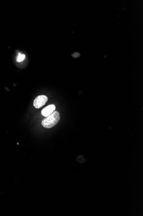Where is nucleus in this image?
I'll return each mask as SVG.
<instances>
[{
  "label": "nucleus",
  "instance_id": "f257e3e1",
  "mask_svg": "<svg viewBox=\"0 0 143 216\" xmlns=\"http://www.w3.org/2000/svg\"><path fill=\"white\" fill-rule=\"evenodd\" d=\"M61 116L59 113L54 111L50 115L46 117L42 121V126L46 128H51L58 123L60 120Z\"/></svg>",
  "mask_w": 143,
  "mask_h": 216
},
{
  "label": "nucleus",
  "instance_id": "20e7f679",
  "mask_svg": "<svg viewBox=\"0 0 143 216\" xmlns=\"http://www.w3.org/2000/svg\"><path fill=\"white\" fill-rule=\"evenodd\" d=\"M25 55L23 54H21V53H19L17 59V61L18 62H20L22 61L23 60L25 59Z\"/></svg>",
  "mask_w": 143,
  "mask_h": 216
},
{
  "label": "nucleus",
  "instance_id": "7ed1b4c3",
  "mask_svg": "<svg viewBox=\"0 0 143 216\" xmlns=\"http://www.w3.org/2000/svg\"><path fill=\"white\" fill-rule=\"evenodd\" d=\"M56 107L54 105H50L42 110V115L45 117H48L55 111Z\"/></svg>",
  "mask_w": 143,
  "mask_h": 216
},
{
  "label": "nucleus",
  "instance_id": "f03ea898",
  "mask_svg": "<svg viewBox=\"0 0 143 216\" xmlns=\"http://www.w3.org/2000/svg\"><path fill=\"white\" fill-rule=\"evenodd\" d=\"M48 99L46 96L40 95L35 98L33 101V106L36 108L39 109L44 106L48 101Z\"/></svg>",
  "mask_w": 143,
  "mask_h": 216
}]
</instances>
